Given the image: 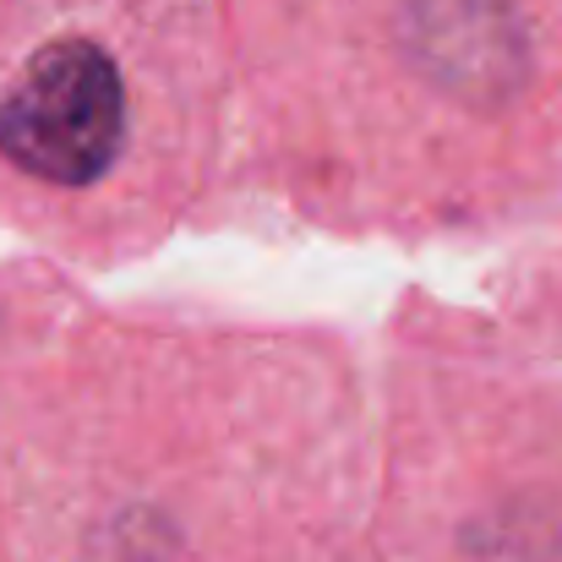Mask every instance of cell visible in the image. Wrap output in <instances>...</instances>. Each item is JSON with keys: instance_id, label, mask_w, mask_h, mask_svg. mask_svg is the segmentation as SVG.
Instances as JSON below:
<instances>
[{"instance_id": "cell-1", "label": "cell", "mask_w": 562, "mask_h": 562, "mask_svg": "<svg viewBox=\"0 0 562 562\" xmlns=\"http://www.w3.org/2000/svg\"><path fill=\"white\" fill-rule=\"evenodd\" d=\"M372 345L0 257V562H367Z\"/></svg>"}, {"instance_id": "cell-2", "label": "cell", "mask_w": 562, "mask_h": 562, "mask_svg": "<svg viewBox=\"0 0 562 562\" xmlns=\"http://www.w3.org/2000/svg\"><path fill=\"white\" fill-rule=\"evenodd\" d=\"M224 224L420 251L497 207L552 77L536 0H224Z\"/></svg>"}, {"instance_id": "cell-3", "label": "cell", "mask_w": 562, "mask_h": 562, "mask_svg": "<svg viewBox=\"0 0 562 562\" xmlns=\"http://www.w3.org/2000/svg\"><path fill=\"white\" fill-rule=\"evenodd\" d=\"M235 165L224 0H0V229L115 273L218 229Z\"/></svg>"}]
</instances>
